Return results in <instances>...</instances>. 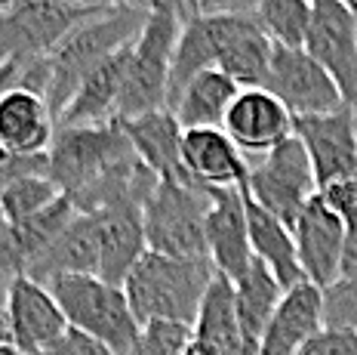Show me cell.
<instances>
[{
    "instance_id": "cell-1",
    "label": "cell",
    "mask_w": 357,
    "mask_h": 355,
    "mask_svg": "<svg viewBox=\"0 0 357 355\" xmlns=\"http://www.w3.org/2000/svg\"><path fill=\"white\" fill-rule=\"evenodd\" d=\"M215 278L210 256L185 260L145 250L123 278V294L139 321H178L195 324L200 300Z\"/></svg>"
},
{
    "instance_id": "cell-2",
    "label": "cell",
    "mask_w": 357,
    "mask_h": 355,
    "mask_svg": "<svg viewBox=\"0 0 357 355\" xmlns=\"http://www.w3.org/2000/svg\"><path fill=\"white\" fill-rule=\"evenodd\" d=\"M151 10H136V6H114V10L93 16L80 28L65 38L53 53L47 56L50 68V84H47V106L56 117L62 115V108L71 102V96L77 93L80 80L99 62H105L111 53H117L139 34L145 16Z\"/></svg>"
},
{
    "instance_id": "cell-3",
    "label": "cell",
    "mask_w": 357,
    "mask_h": 355,
    "mask_svg": "<svg viewBox=\"0 0 357 355\" xmlns=\"http://www.w3.org/2000/svg\"><path fill=\"white\" fill-rule=\"evenodd\" d=\"M188 6L163 0L158 10H151L132 38L130 68H126V84L117 108V121L136 117L154 108H167V87H169V65H173V50L182 31V22L188 19Z\"/></svg>"
},
{
    "instance_id": "cell-4",
    "label": "cell",
    "mask_w": 357,
    "mask_h": 355,
    "mask_svg": "<svg viewBox=\"0 0 357 355\" xmlns=\"http://www.w3.org/2000/svg\"><path fill=\"white\" fill-rule=\"evenodd\" d=\"M47 287L62 306L68 328L96 337L114 355L132 349L142 321L132 312L121 284H111L99 275H59Z\"/></svg>"
},
{
    "instance_id": "cell-5",
    "label": "cell",
    "mask_w": 357,
    "mask_h": 355,
    "mask_svg": "<svg viewBox=\"0 0 357 355\" xmlns=\"http://www.w3.org/2000/svg\"><path fill=\"white\" fill-rule=\"evenodd\" d=\"M210 186L195 180H160L142 207L148 250L197 260L206 254Z\"/></svg>"
},
{
    "instance_id": "cell-6",
    "label": "cell",
    "mask_w": 357,
    "mask_h": 355,
    "mask_svg": "<svg viewBox=\"0 0 357 355\" xmlns=\"http://www.w3.org/2000/svg\"><path fill=\"white\" fill-rule=\"evenodd\" d=\"M132 154L123 127L117 121L96 127H59L47 149V176L65 195H77L111 164Z\"/></svg>"
},
{
    "instance_id": "cell-7",
    "label": "cell",
    "mask_w": 357,
    "mask_h": 355,
    "mask_svg": "<svg viewBox=\"0 0 357 355\" xmlns=\"http://www.w3.org/2000/svg\"><path fill=\"white\" fill-rule=\"evenodd\" d=\"M243 189L256 198V204H262L289 229L296 226L305 204L321 191L311 158L296 133L280 145H274L271 152H265L262 158H256V164H250Z\"/></svg>"
},
{
    "instance_id": "cell-8",
    "label": "cell",
    "mask_w": 357,
    "mask_h": 355,
    "mask_svg": "<svg viewBox=\"0 0 357 355\" xmlns=\"http://www.w3.org/2000/svg\"><path fill=\"white\" fill-rule=\"evenodd\" d=\"M108 10L99 6H74L59 0H19L0 13V65L10 59L50 56L74 28Z\"/></svg>"
},
{
    "instance_id": "cell-9",
    "label": "cell",
    "mask_w": 357,
    "mask_h": 355,
    "mask_svg": "<svg viewBox=\"0 0 357 355\" xmlns=\"http://www.w3.org/2000/svg\"><path fill=\"white\" fill-rule=\"evenodd\" d=\"M262 87L271 96H278L293 117L326 115V112H336V108L348 106L339 84L305 50L274 47Z\"/></svg>"
},
{
    "instance_id": "cell-10",
    "label": "cell",
    "mask_w": 357,
    "mask_h": 355,
    "mask_svg": "<svg viewBox=\"0 0 357 355\" xmlns=\"http://www.w3.org/2000/svg\"><path fill=\"white\" fill-rule=\"evenodd\" d=\"M305 53L339 84L348 106L357 102V10L345 0H314Z\"/></svg>"
},
{
    "instance_id": "cell-11",
    "label": "cell",
    "mask_w": 357,
    "mask_h": 355,
    "mask_svg": "<svg viewBox=\"0 0 357 355\" xmlns=\"http://www.w3.org/2000/svg\"><path fill=\"white\" fill-rule=\"evenodd\" d=\"M293 133L299 136L305 152H308L321 191L357 176V108L354 106H342L326 115L296 117Z\"/></svg>"
},
{
    "instance_id": "cell-12",
    "label": "cell",
    "mask_w": 357,
    "mask_h": 355,
    "mask_svg": "<svg viewBox=\"0 0 357 355\" xmlns=\"http://www.w3.org/2000/svg\"><path fill=\"white\" fill-rule=\"evenodd\" d=\"M6 315H10V343L22 355H37L68 331L59 300L47 284L19 275L6 284Z\"/></svg>"
},
{
    "instance_id": "cell-13",
    "label": "cell",
    "mask_w": 357,
    "mask_h": 355,
    "mask_svg": "<svg viewBox=\"0 0 357 355\" xmlns=\"http://www.w3.org/2000/svg\"><path fill=\"white\" fill-rule=\"evenodd\" d=\"M293 241L305 281H311V284H317L324 291L342 275V266H345V229H342V219L326 204L321 191L299 213V219L293 226Z\"/></svg>"
},
{
    "instance_id": "cell-14",
    "label": "cell",
    "mask_w": 357,
    "mask_h": 355,
    "mask_svg": "<svg viewBox=\"0 0 357 355\" xmlns=\"http://www.w3.org/2000/svg\"><path fill=\"white\" fill-rule=\"evenodd\" d=\"M293 124L296 117L265 87H241L225 112L222 130L247 158H262L265 152L293 136Z\"/></svg>"
},
{
    "instance_id": "cell-15",
    "label": "cell",
    "mask_w": 357,
    "mask_h": 355,
    "mask_svg": "<svg viewBox=\"0 0 357 355\" xmlns=\"http://www.w3.org/2000/svg\"><path fill=\"white\" fill-rule=\"evenodd\" d=\"M206 254L219 275L241 278L252 263L247 207L241 189L210 186V213H206Z\"/></svg>"
},
{
    "instance_id": "cell-16",
    "label": "cell",
    "mask_w": 357,
    "mask_h": 355,
    "mask_svg": "<svg viewBox=\"0 0 357 355\" xmlns=\"http://www.w3.org/2000/svg\"><path fill=\"white\" fill-rule=\"evenodd\" d=\"M182 167L200 186L241 189L250 176V158L222 127L182 130Z\"/></svg>"
},
{
    "instance_id": "cell-17",
    "label": "cell",
    "mask_w": 357,
    "mask_h": 355,
    "mask_svg": "<svg viewBox=\"0 0 357 355\" xmlns=\"http://www.w3.org/2000/svg\"><path fill=\"white\" fill-rule=\"evenodd\" d=\"M274 43L252 13H219V53L215 68L237 87H262Z\"/></svg>"
},
{
    "instance_id": "cell-18",
    "label": "cell",
    "mask_w": 357,
    "mask_h": 355,
    "mask_svg": "<svg viewBox=\"0 0 357 355\" xmlns=\"http://www.w3.org/2000/svg\"><path fill=\"white\" fill-rule=\"evenodd\" d=\"M130 53H132V41L117 53H111L105 62H99L80 80L77 93L71 96V102L56 117L59 127H96V124L117 121L126 68H130Z\"/></svg>"
},
{
    "instance_id": "cell-19",
    "label": "cell",
    "mask_w": 357,
    "mask_h": 355,
    "mask_svg": "<svg viewBox=\"0 0 357 355\" xmlns=\"http://www.w3.org/2000/svg\"><path fill=\"white\" fill-rule=\"evenodd\" d=\"M96 232H99V278L111 284H123L130 269L148 250L142 204H111L96 210Z\"/></svg>"
},
{
    "instance_id": "cell-20",
    "label": "cell",
    "mask_w": 357,
    "mask_h": 355,
    "mask_svg": "<svg viewBox=\"0 0 357 355\" xmlns=\"http://www.w3.org/2000/svg\"><path fill=\"white\" fill-rule=\"evenodd\" d=\"M321 328L324 291L311 281H299L280 297L259 343V355H296Z\"/></svg>"
},
{
    "instance_id": "cell-21",
    "label": "cell",
    "mask_w": 357,
    "mask_h": 355,
    "mask_svg": "<svg viewBox=\"0 0 357 355\" xmlns=\"http://www.w3.org/2000/svg\"><path fill=\"white\" fill-rule=\"evenodd\" d=\"M56 133V115L34 90L13 84L0 93V149L13 154H47Z\"/></svg>"
},
{
    "instance_id": "cell-22",
    "label": "cell",
    "mask_w": 357,
    "mask_h": 355,
    "mask_svg": "<svg viewBox=\"0 0 357 355\" xmlns=\"http://www.w3.org/2000/svg\"><path fill=\"white\" fill-rule=\"evenodd\" d=\"M25 275L40 284H50L59 275H99V232L93 213H74Z\"/></svg>"
},
{
    "instance_id": "cell-23",
    "label": "cell",
    "mask_w": 357,
    "mask_h": 355,
    "mask_svg": "<svg viewBox=\"0 0 357 355\" xmlns=\"http://www.w3.org/2000/svg\"><path fill=\"white\" fill-rule=\"evenodd\" d=\"M130 139L132 152L145 161L160 180H188L182 167V124L169 108H154V112L117 121Z\"/></svg>"
},
{
    "instance_id": "cell-24",
    "label": "cell",
    "mask_w": 357,
    "mask_h": 355,
    "mask_svg": "<svg viewBox=\"0 0 357 355\" xmlns=\"http://www.w3.org/2000/svg\"><path fill=\"white\" fill-rule=\"evenodd\" d=\"M191 352L195 355H243L241 328L234 312V281L215 272L213 284L200 300L197 318L191 324Z\"/></svg>"
},
{
    "instance_id": "cell-25",
    "label": "cell",
    "mask_w": 357,
    "mask_h": 355,
    "mask_svg": "<svg viewBox=\"0 0 357 355\" xmlns=\"http://www.w3.org/2000/svg\"><path fill=\"white\" fill-rule=\"evenodd\" d=\"M243 191V207H247V229H250V247L252 256L259 263L268 266L274 278L280 281V287L289 291L293 284L305 281L302 266H299V254H296V241H293V229L280 223L274 213H268L262 204H256V198Z\"/></svg>"
},
{
    "instance_id": "cell-26",
    "label": "cell",
    "mask_w": 357,
    "mask_h": 355,
    "mask_svg": "<svg viewBox=\"0 0 357 355\" xmlns=\"http://www.w3.org/2000/svg\"><path fill=\"white\" fill-rule=\"evenodd\" d=\"M284 287L280 281L268 272L265 263L252 256L241 278H234V312H237V328H241V346L243 355H259V343L271 321L274 309H278Z\"/></svg>"
},
{
    "instance_id": "cell-27",
    "label": "cell",
    "mask_w": 357,
    "mask_h": 355,
    "mask_svg": "<svg viewBox=\"0 0 357 355\" xmlns=\"http://www.w3.org/2000/svg\"><path fill=\"white\" fill-rule=\"evenodd\" d=\"M237 93H241V87H237L225 71L204 68L200 75H195L188 84L182 87V93L176 96V102L169 106V112L176 115V121L182 124V130H188V127H222L228 106L234 102Z\"/></svg>"
},
{
    "instance_id": "cell-28",
    "label": "cell",
    "mask_w": 357,
    "mask_h": 355,
    "mask_svg": "<svg viewBox=\"0 0 357 355\" xmlns=\"http://www.w3.org/2000/svg\"><path fill=\"white\" fill-rule=\"evenodd\" d=\"M311 6L314 0H259L252 16L274 47L302 50L311 25Z\"/></svg>"
},
{
    "instance_id": "cell-29",
    "label": "cell",
    "mask_w": 357,
    "mask_h": 355,
    "mask_svg": "<svg viewBox=\"0 0 357 355\" xmlns=\"http://www.w3.org/2000/svg\"><path fill=\"white\" fill-rule=\"evenodd\" d=\"M62 195L65 191L47 173H31V176H22V180L10 182V186L0 191V204H3L10 226H16V223H25V219L37 217V213H43Z\"/></svg>"
},
{
    "instance_id": "cell-30",
    "label": "cell",
    "mask_w": 357,
    "mask_h": 355,
    "mask_svg": "<svg viewBox=\"0 0 357 355\" xmlns=\"http://www.w3.org/2000/svg\"><path fill=\"white\" fill-rule=\"evenodd\" d=\"M324 328L357 331V263L324 287Z\"/></svg>"
},
{
    "instance_id": "cell-31",
    "label": "cell",
    "mask_w": 357,
    "mask_h": 355,
    "mask_svg": "<svg viewBox=\"0 0 357 355\" xmlns=\"http://www.w3.org/2000/svg\"><path fill=\"white\" fill-rule=\"evenodd\" d=\"M191 324L178 321H145L126 355H185L191 349Z\"/></svg>"
},
{
    "instance_id": "cell-32",
    "label": "cell",
    "mask_w": 357,
    "mask_h": 355,
    "mask_svg": "<svg viewBox=\"0 0 357 355\" xmlns=\"http://www.w3.org/2000/svg\"><path fill=\"white\" fill-rule=\"evenodd\" d=\"M321 195L336 210V217L342 219V229H345V266L342 269H348V266L357 263V176L324 189Z\"/></svg>"
},
{
    "instance_id": "cell-33",
    "label": "cell",
    "mask_w": 357,
    "mask_h": 355,
    "mask_svg": "<svg viewBox=\"0 0 357 355\" xmlns=\"http://www.w3.org/2000/svg\"><path fill=\"white\" fill-rule=\"evenodd\" d=\"M296 355H357V331L321 328Z\"/></svg>"
},
{
    "instance_id": "cell-34",
    "label": "cell",
    "mask_w": 357,
    "mask_h": 355,
    "mask_svg": "<svg viewBox=\"0 0 357 355\" xmlns=\"http://www.w3.org/2000/svg\"><path fill=\"white\" fill-rule=\"evenodd\" d=\"M31 173H47V154H13L0 149V191Z\"/></svg>"
},
{
    "instance_id": "cell-35",
    "label": "cell",
    "mask_w": 357,
    "mask_h": 355,
    "mask_svg": "<svg viewBox=\"0 0 357 355\" xmlns=\"http://www.w3.org/2000/svg\"><path fill=\"white\" fill-rule=\"evenodd\" d=\"M37 355H114V352H111L105 343H99L96 337H89L77 328H68L50 349H43Z\"/></svg>"
},
{
    "instance_id": "cell-36",
    "label": "cell",
    "mask_w": 357,
    "mask_h": 355,
    "mask_svg": "<svg viewBox=\"0 0 357 355\" xmlns=\"http://www.w3.org/2000/svg\"><path fill=\"white\" fill-rule=\"evenodd\" d=\"M259 0H191L195 13H252Z\"/></svg>"
},
{
    "instance_id": "cell-37",
    "label": "cell",
    "mask_w": 357,
    "mask_h": 355,
    "mask_svg": "<svg viewBox=\"0 0 357 355\" xmlns=\"http://www.w3.org/2000/svg\"><path fill=\"white\" fill-rule=\"evenodd\" d=\"M59 3L74 6H99V10H114V6H136V10H158L163 0H59ZM173 3V0H169Z\"/></svg>"
},
{
    "instance_id": "cell-38",
    "label": "cell",
    "mask_w": 357,
    "mask_h": 355,
    "mask_svg": "<svg viewBox=\"0 0 357 355\" xmlns=\"http://www.w3.org/2000/svg\"><path fill=\"white\" fill-rule=\"evenodd\" d=\"M19 71H22V59H10L0 65V93L10 90L13 84H19Z\"/></svg>"
},
{
    "instance_id": "cell-39",
    "label": "cell",
    "mask_w": 357,
    "mask_h": 355,
    "mask_svg": "<svg viewBox=\"0 0 357 355\" xmlns=\"http://www.w3.org/2000/svg\"><path fill=\"white\" fill-rule=\"evenodd\" d=\"M0 343H10V315H6V287L0 284Z\"/></svg>"
},
{
    "instance_id": "cell-40",
    "label": "cell",
    "mask_w": 357,
    "mask_h": 355,
    "mask_svg": "<svg viewBox=\"0 0 357 355\" xmlns=\"http://www.w3.org/2000/svg\"><path fill=\"white\" fill-rule=\"evenodd\" d=\"M6 229H10V219H6V210H3V204H0V238H3Z\"/></svg>"
},
{
    "instance_id": "cell-41",
    "label": "cell",
    "mask_w": 357,
    "mask_h": 355,
    "mask_svg": "<svg viewBox=\"0 0 357 355\" xmlns=\"http://www.w3.org/2000/svg\"><path fill=\"white\" fill-rule=\"evenodd\" d=\"M0 355H22L13 343H0Z\"/></svg>"
},
{
    "instance_id": "cell-42",
    "label": "cell",
    "mask_w": 357,
    "mask_h": 355,
    "mask_svg": "<svg viewBox=\"0 0 357 355\" xmlns=\"http://www.w3.org/2000/svg\"><path fill=\"white\" fill-rule=\"evenodd\" d=\"M13 3H19V0H0V13H3V10H10Z\"/></svg>"
},
{
    "instance_id": "cell-43",
    "label": "cell",
    "mask_w": 357,
    "mask_h": 355,
    "mask_svg": "<svg viewBox=\"0 0 357 355\" xmlns=\"http://www.w3.org/2000/svg\"><path fill=\"white\" fill-rule=\"evenodd\" d=\"M185 355H195V352H191V349H188V352H185Z\"/></svg>"
},
{
    "instance_id": "cell-44",
    "label": "cell",
    "mask_w": 357,
    "mask_h": 355,
    "mask_svg": "<svg viewBox=\"0 0 357 355\" xmlns=\"http://www.w3.org/2000/svg\"><path fill=\"white\" fill-rule=\"evenodd\" d=\"M354 108H357V102H354Z\"/></svg>"
}]
</instances>
